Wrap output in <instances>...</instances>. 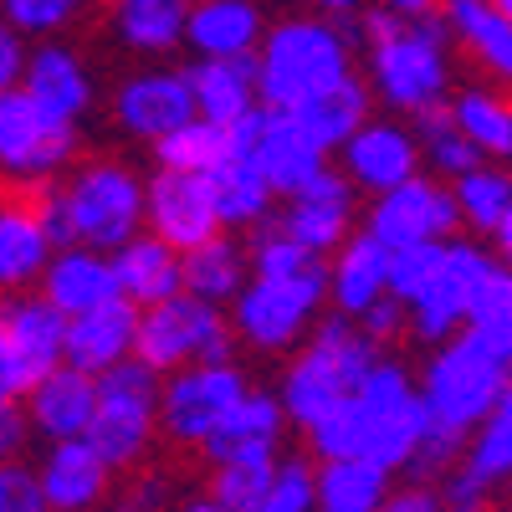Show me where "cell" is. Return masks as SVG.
<instances>
[{"instance_id": "obj_1", "label": "cell", "mask_w": 512, "mask_h": 512, "mask_svg": "<svg viewBox=\"0 0 512 512\" xmlns=\"http://www.w3.org/2000/svg\"><path fill=\"white\" fill-rule=\"evenodd\" d=\"M425 436H431V410H425V395H420V374H410L395 354H384L344 405H333L323 420L308 425L303 446L318 461L379 456L384 466H395L405 477Z\"/></svg>"}, {"instance_id": "obj_2", "label": "cell", "mask_w": 512, "mask_h": 512, "mask_svg": "<svg viewBox=\"0 0 512 512\" xmlns=\"http://www.w3.org/2000/svg\"><path fill=\"white\" fill-rule=\"evenodd\" d=\"M359 47H364V77L400 118H425L456 98V41L436 16H395L384 6L359 11Z\"/></svg>"}, {"instance_id": "obj_3", "label": "cell", "mask_w": 512, "mask_h": 512, "mask_svg": "<svg viewBox=\"0 0 512 512\" xmlns=\"http://www.w3.org/2000/svg\"><path fill=\"white\" fill-rule=\"evenodd\" d=\"M36 210L57 246H103L118 251L149 231V175H139L123 154H82L62 180L31 190Z\"/></svg>"}, {"instance_id": "obj_4", "label": "cell", "mask_w": 512, "mask_h": 512, "mask_svg": "<svg viewBox=\"0 0 512 512\" xmlns=\"http://www.w3.org/2000/svg\"><path fill=\"white\" fill-rule=\"evenodd\" d=\"M359 41L349 36L344 16L323 11H292L277 16L256 52V77H262V103L267 108H303L318 93L338 88L359 72Z\"/></svg>"}, {"instance_id": "obj_5", "label": "cell", "mask_w": 512, "mask_h": 512, "mask_svg": "<svg viewBox=\"0 0 512 512\" xmlns=\"http://www.w3.org/2000/svg\"><path fill=\"white\" fill-rule=\"evenodd\" d=\"M415 374H420L425 410H431V431L451 441H472V431L492 415V405L502 400L512 379V349L497 333L466 323L446 344L425 349V364Z\"/></svg>"}, {"instance_id": "obj_6", "label": "cell", "mask_w": 512, "mask_h": 512, "mask_svg": "<svg viewBox=\"0 0 512 512\" xmlns=\"http://www.w3.org/2000/svg\"><path fill=\"white\" fill-rule=\"evenodd\" d=\"M379 359H384L379 338L359 318L328 308L318 328L282 359V374H277V395L292 415V431L303 436L313 420H323L333 405H344Z\"/></svg>"}, {"instance_id": "obj_7", "label": "cell", "mask_w": 512, "mask_h": 512, "mask_svg": "<svg viewBox=\"0 0 512 512\" xmlns=\"http://www.w3.org/2000/svg\"><path fill=\"white\" fill-rule=\"evenodd\" d=\"M333 308L328 297V262L303 277H256L231 297V323L241 349L256 359H287L303 338L318 328V318Z\"/></svg>"}, {"instance_id": "obj_8", "label": "cell", "mask_w": 512, "mask_h": 512, "mask_svg": "<svg viewBox=\"0 0 512 512\" xmlns=\"http://www.w3.org/2000/svg\"><path fill=\"white\" fill-rule=\"evenodd\" d=\"M159 395H164V374L149 369L144 359H123L118 369L98 374V415L88 436L118 466V477L144 472L154 461V446L164 441Z\"/></svg>"}, {"instance_id": "obj_9", "label": "cell", "mask_w": 512, "mask_h": 512, "mask_svg": "<svg viewBox=\"0 0 512 512\" xmlns=\"http://www.w3.org/2000/svg\"><path fill=\"white\" fill-rule=\"evenodd\" d=\"M82 159V123L47 113L26 88L0 93V175L11 190H41Z\"/></svg>"}, {"instance_id": "obj_10", "label": "cell", "mask_w": 512, "mask_h": 512, "mask_svg": "<svg viewBox=\"0 0 512 512\" xmlns=\"http://www.w3.org/2000/svg\"><path fill=\"white\" fill-rule=\"evenodd\" d=\"M241 338L231 323V308L205 303L195 292H175L164 303L139 313V354L149 369L175 374L185 364H210V359H236Z\"/></svg>"}, {"instance_id": "obj_11", "label": "cell", "mask_w": 512, "mask_h": 512, "mask_svg": "<svg viewBox=\"0 0 512 512\" xmlns=\"http://www.w3.org/2000/svg\"><path fill=\"white\" fill-rule=\"evenodd\" d=\"M256 390L251 374L236 359H210V364H185L164 374L159 395V420H164V446L185 456H200L205 441L226 425V415Z\"/></svg>"}, {"instance_id": "obj_12", "label": "cell", "mask_w": 512, "mask_h": 512, "mask_svg": "<svg viewBox=\"0 0 512 512\" xmlns=\"http://www.w3.org/2000/svg\"><path fill=\"white\" fill-rule=\"evenodd\" d=\"M67 364V313L41 287H16L0 303V400H26L41 374Z\"/></svg>"}, {"instance_id": "obj_13", "label": "cell", "mask_w": 512, "mask_h": 512, "mask_svg": "<svg viewBox=\"0 0 512 512\" xmlns=\"http://www.w3.org/2000/svg\"><path fill=\"white\" fill-rule=\"evenodd\" d=\"M195 113L200 103L190 88V67H169V62H139L108 93V123L144 149H154L164 134H175Z\"/></svg>"}, {"instance_id": "obj_14", "label": "cell", "mask_w": 512, "mask_h": 512, "mask_svg": "<svg viewBox=\"0 0 512 512\" xmlns=\"http://www.w3.org/2000/svg\"><path fill=\"white\" fill-rule=\"evenodd\" d=\"M364 226L390 246H420V241H451L466 231L461 221V200H456V185L436 169H420L405 185L384 190V195H369L364 200Z\"/></svg>"}, {"instance_id": "obj_15", "label": "cell", "mask_w": 512, "mask_h": 512, "mask_svg": "<svg viewBox=\"0 0 512 512\" xmlns=\"http://www.w3.org/2000/svg\"><path fill=\"white\" fill-rule=\"evenodd\" d=\"M492 246H477L466 236H451L446 251H441V267L436 277L420 287V297L410 303V338L420 349L431 344H446L451 333H461L472 323V297H477V282L482 272L492 267Z\"/></svg>"}, {"instance_id": "obj_16", "label": "cell", "mask_w": 512, "mask_h": 512, "mask_svg": "<svg viewBox=\"0 0 512 512\" xmlns=\"http://www.w3.org/2000/svg\"><path fill=\"white\" fill-rule=\"evenodd\" d=\"M333 159H338V169H344V175L364 190V200L405 185L410 175H420V169H425V149H420L415 118H400V113H390V108L374 113V118H364L354 134H349V144L338 149Z\"/></svg>"}, {"instance_id": "obj_17", "label": "cell", "mask_w": 512, "mask_h": 512, "mask_svg": "<svg viewBox=\"0 0 512 512\" xmlns=\"http://www.w3.org/2000/svg\"><path fill=\"white\" fill-rule=\"evenodd\" d=\"M231 128L251 144V154L262 159L267 180H272V190H277L282 200H287L292 190H303L308 180H318L323 169L333 164V149H328L292 108H267V103H262L251 118H241V123H231Z\"/></svg>"}, {"instance_id": "obj_18", "label": "cell", "mask_w": 512, "mask_h": 512, "mask_svg": "<svg viewBox=\"0 0 512 512\" xmlns=\"http://www.w3.org/2000/svg\"><path fill=\"white\" fill-rule=\"evenodd\" d=\"M149 231L164 236L169 246H180V251L231 231L205 169L154 164V175H149Z\"/></svg>"}, {"instance_id": "obj_19", "label": "cell", "mask_w": 512, "mask_h": 512, "mask_svg": "<svg viewBox=\"0 0 512 512\" xmlns=\"http://www.w3.org/2000/svg\"><path fill=\"white\" fill-rule=\"evenodd\" d=\"M441 492L451 512H477L492 497L512 492V379H507L502 400L492 405V415L472 431L461 466L441 482Z\"/></svg>"}, {"instance_id": "obj_20", "label": "cell", "mask_w": 512, "mask_h": 512, "mask_svg": "<svg viewBox=\"0 0 512 512\" xmlns=\"http://www.w3.org/2000/svg\"><path fill=\"white\" fill-rule=\"evenodd\" d=\"M364 190L338 169V159L323 169L318 180H308L303 190H292L282 205H277V221L297 236V241H308L313 251H338L359 226H364V210H359Z\"/></svg>"}, {"instance_id": "obj_21", "label": "cell", "mask_w": 512, "mask_h": 512, "mask_svg": "<svg viewBox=\"0 0 512 512\" xmlns=\"http://www.w3.org/2000/svg\"><path fill=\"white\" fill-rule=\"evenodd\" d=\"M21 88L67 123H88L93 108H98V77H93V62L82 57V47H72L67 36H52V41H31V62H26V77Z\"/></svg>"}, {"instance_id": "obj_22", "label": "cell", "mask_w": 512, "mask_h": 512, "mask_svg": "<svg viewBox=\"0 0 512 512\" xmlns=\"http://www.w3.org/2000/svg\"><path fill=\"white\" fill-rule=\"evenodd\" d=\"M195 0H103V31L134 62H169L190 36Z\"/></svg>"}, {"instance_id": "obj_23", "label": "cell", "mask_w": 512, "mask_h": 512, "mask_svg": "<svg viewBox=\"0 0 512 512\" xmlns=\"http://www.w3.org/2000/svg\"><path fill=\"white\" fill-rule=\"evenodd\" d=\"M36 466H41V487H47L52 512H93L113 497V482H118V466L98 451L93 436L47 441Z\"/></svg>"}, {"instance_id": "obj_24", "label": "cell", "mask_w": 512, "mask_h": 512, "mask_svg": "<svg viewBox=\"0 0 512 512\" xmlns=\"http://www.w3.org/2000/svg\"><path fill=\"white\" fill-rule=\"evenodd\" d=\"M292 431V415L282 405L277 390H251L216 436L205 441L200 461L205 466H221V461H277Z\"/></svg>"}, {"instance_id": "obj_25", "label": "cell", "mask_w": 512, "mask_h": 512, "mask_svg": "<svg viewBox=\"0 0 512 512\" xmlns=\"http://www.w3.org/2000/svg\"><path fill=\"white\" fill-rule=\"evenodd\" d=\"M26 415L36 425V441H72L93 431L98 415V374L57 364L52 374H41L26 395Z\"/></svg>"}, {"instance_id": "obj_26", "label": "cell", "mask_w": 512, "mask_h": 512, "mask_svg": "<svg viewBox=\"0 0 512 512\" xmlns=\"http://www.w3.org/2000/svg\"><path fill=\"white\" fill-rule=\"evenodd\" d=\"M390 272L395 251L384 246L369 226H359L338 251H328V297L338 313L364 318L379 297H390Z\"/></svg>"}, {"instance_id": "obj_27", "label": "cell", "mask_w": 512, "mask_h": 512, "mask_svg": "<svg viewBox=\"0 0 512 512\" xmlns=\"http://www.w3.org/2000/svg\"><path fill=\"white\" fill-rule=\"evenodd\" d=\"M441 21L456 41V52L487 82L512 88V16L497 0H441Z\"/></svg>"}, {"instance_id": "obj_28", "label": "cell", "mask_w": 512, "mask_h": 512, "mask_svg": "<svg viewBox=\"0 0 512 512\" xmlns=\"http://www.w3.org/2000/svg\"><path fill=\"white\" fill-rule=\"evenodd\" d=\"M139 303L128 297H113L103 308H88L67 318V364L88 369V374H108L123 359L139 354Z\"/></svg>"}, {"instance_id": "obj_29", "label": "cell", "mask_w": 512, "mask_h": 512, "mask_svg": "<svg viewBox=\"0 0 512 512\" xmlns=\"http://www.w3.org/2000/svg\"><path fill=\"white\" fill-rule=\"evenodd\" d=\"M36 287L47 292L67 318H77V313L103 308V303H113V297H123V287H118V267H113V251H103V246H82V241L57 246V256L47 262V272H41Z\"/></svg>"}, {"instance_id": "obj_30", "label": "cell", "mask_w": 512, "mask_h": 512, "mask_svg": "<svg viewBox=\"0 0 512 512\" xmlns=\"http://www.w3.org/2000/svg\"><path fill=\"white\" fill-rule=\"evenodd\" d=\"M52 256H57V236L41 221L36 195L11 190L6 205H0V282H6V292L36 287Z\"/></svg>"}, {"instance_id": "obj_31", "label": "cell", "mask_w": 512, "mask_h": 512, "mask_svg": "<svg viewBox=\"0 0 512 512\" xmlns=\"http://www.w3.org/2000/svg\"><path fill=\"white\" fill-rule=\"evenodd\" d=\"M267 11L262 0H195L190 11V57H256L267 36Z\"/></svg>"}, {"instance_id": "obj_32", "label": "cell", "mask_w": 512, "mask_h": 512, "mask_svg": "<svg viewBox=\"0 0 512 512\" xmlns=\"http://www.w3.org/2000/svg\"><path fill=\"white\" fill-rule=\"evenodd\" d=\"M231 154L210 169V185H216V200H221V216H226V226L231 231H256L262 221H272L277 216V205H282V195L272 190V180H267V169H262V159L251 154V144L231 128Z\"/></svg>"}, {"instance_id": "obj_33", "label": "cell", "mask_w": 512, "mask_h": 512, "mask_svg": "<svg viewBox=\"0 0 512 512\" xmlns=\"http://www.w3.org/2000/svg\"><path fill=\"white\" fill-rule=\"evenodd\" d=\"M113 267H118L123 297L139 303V308H154V303H164V297L185 292V251L169 246L154 231H139L134 241H123L113 251Z\"/></svg>"}, {"instance_id": "obj_34", "label": "cell", "mask_w": 512, "mask_h": 512, "mask_svg": "<svg viewBox=\"0 0 512 512\" xmlns=\"http://www.w3.org/2000/svg\"><path fill=\"white\" fill-rule=\"evenodd\" d=\"M190 88H195L200 113L226 128L262 108L256 57H190Z\"/></svg>"}, {"instance_id": "obj_35", "label": "cell", "mask_w": 512, "mask_h": 512, "mask_svg": "<svg viewBox=\"0 0 512 512\" xmlns=\"http://www.w3.org/2000/svg\"><path fill=\"white\" fill-rule=\"evenodd\" d=\"M395 477L379 456H328L318 461V512H384Z\"/></svg>"}, {"instance_id": "obj_36", "label": "cell", "mask_w": 512, "mask_h": 512, "mask_svg": "<svg viewBox=\"0 0 512 512\" xmlns=\"http://www.w3.org/2000/svg\"><path fill=\"white\" fill-rule=\"evenodd\" d=\"M251 282V241L241 231H221L185 251V292L231 308V297Z\"/></svg>"}, {"instance_id": "obj_37", "label": "cell", "mask_w": 512, "mask_h": 512, "mask_svg": "<svg viewBox=\"0 0 512 512\" xmlns=\"http://www.w3.org/2000/svg\"><path fill=\"white\" fill-rule=\"evenodd\" d=\"M451 113L461 118V128L472 134V144L487 159L512 164V88L482 77V82H472V88H456Z\"/></svg>"}, {"instance_id": "obj_38", "label": "cell", "mask_w": 512, "mask_h": 512, "mask_svg": "<svg viewBox=\"0 0 512 512\" xmlns=\"http://www.w3.org/2000/svg\"><path fill=\"white\" fill-rule=\"evenodd\" d=\"M277 461H221L205 466V492L190 497L200 512H267Z\"/></svg>"}, {"instance_id": "obj_39", "label": "cell", "mask_w": 512, "mask_h": 512, "mask_svg": "<svg viewBox=\"0 0 512 512\" xmlns=\"http://www.w3.org/2000/svg\"><path fill=\"white\" fill-rule=\"evenodd\" d=\"M374 88H369V77H349V82H338V88H328V93H318L313 103H303V108H292L297 118H303L308 128H313V134L338 154V149H344L349 144V134H354V128L364 123V118H374Z\"/></svg>"}, {"instance_id": "obj_40", "label": "cell", "mask_w": 512, "mask_h": 512, "mask_svg": "<svg viewBox=\"0 0 512 512\" xmlns=\"http://www.w3.org/2000/svg\"><path fill=\"white\" fill-rule=\"evenodd\" d=\"M456 185V200H461V221L472 236H492L502 226V216L512 210V169L502 159H482L477 169H466Z\"/></svg>"}, {"instance_id": "obj_41", "label": "cell", "mask_w": 512, "mask_h": 512, "mask_svg": "<svg viewBox=\"0 0 512 512\" xmlns=\"http://www.w3.org/2000/svg\"><path fill=\"white\" fill-rule=\"evenodd\" d=\"M415 128H420L425 169H436V175H446V180H461L466 169H477V164L487 159V154L472 144V134L461 128V118L451 113V103L436 108V113H425V118H415Z\"/></svg>"}, {"instance_id": "obj_42", "label": "cell", "mask_w": 512, "mask_h": 512, "mask_svg": "<svg viewBox=\"0 0 512 512\" xmlns=\"http://www.w3.org/2000/svg\"><path fill=\"white\" fill-rule=\"evenodd\" d=\"M231 128L226 123H216V118H205V113H195L190 123H180L175 134H164L149 154H154V164H175V169H216L226 154H231Z\"/></svg>"}, {"instance_id": "obj_43", "label": "cell", "mask_w": 512, "mask_h": 512, "mask_svg": "<svg viewBox=\"0 0 512 512\" xmlns=\"http://www.w3.org/2000/svg\"><path fill=\"white\" fill-rule=\"evenodd\" d=\"M246 241H251V272L256 277H303V272L328 262L323 251H313L308 241H297L277 216L262 221L256 231H246Z\"/></svg>"}, {"instance_id": "obj_44", "label": "cell", "mask_w": 512, "mask_h": 512, "mask_svg": "<svg viewBox=\"0 0 512 512\" xmlns=\"http://www.w3.org/2000/svg\"><path fill=\"white\" fill-rule=\"evenodd\" d=\"M0 16L31 41H52V36H72L88 21L93 0H0Z\"/></svg>"}, {"instance_id": "obj_45", "label": "cell", "mask_w": 512, "mask_h": 512, "mask_svg": "<svg viewBox=\"0 0 512 512\" xmlns=\"http://www.w3.org/2000/svg\"><path fill=\"white\" fill-rule=\"evenodd\" d=\"M318 507V456L313 451H282L267 512H313Z\"/></svg>"}, {"instance_id": "obj_46", "label": "cell", "mask_w": 512, "mask_h": 512, "mask_svg": "<svg viewBox=\"0 0 512 512\" xmlns=\"http://www.w3.org/2000/svg\"><path fill=\"white\" fill-rule=\"evenodd\" d=\"M472 328L497 333L502 344L512 349V267L502 262V256H492V267H487L482 282H477V297H472Z\"/></svg>"}, {"instance_id": "obj_47", "label": "cell", "mask_w": 512, "mask_h": 512, "mask_svg": "<svg viewBox=\"0 0 512 512\" xmlns=\"http://www.w3.org/2000/svg\"><path fill=\"white\" fill-rule=\"evenodd\" d=\"M441 251H446V241L400 246V251H395V272H390V292H395V297H405V303H415L420 287L436 277V267H441Z\"/></svg>"}, {"instance_id": "obj_48", "label": "cell", "mask_w": 512, "mask_h": 512, "mask_svg": "<svg viewBox=\"0 0 512 512\" xmlns=\"http://www.w3.org/2000/svg\"><path fill=\"white\" fill-rule=\"evenodd\" d=\"M0 512H47V487H41V466L6 456L0 466Z\"/></svg>"}, {"instance_id": "obj_49", "label": "cell", "mask_w": 512, "mask_h": 512, "mask_svg": "<svg viewBox=\"0 0 512 512\" xmlns=\"http://www.w3.org/2000/svg\"><path fill=\"white\" fill-rule=\"evenodd\" d=\"M359 323H364V328H369V333L379 338L384 349H390L395 338H410V303H405V297H395V292H390V297H379V303H374V308H369V313H364Z\"/></svg>"}, {"instance_id": "obj_50", "label": "cell", "mask_w": 512, "mask_h": 512, "mask_svg": "<svg viewBox=\"0 0 512 512\" xmlns=\"http://www.w3.org/2000/svg\"><path fill=\"white\" fill-rule=\"evenodd\" d=\"M36 436V425L26 415V400H0V456H21Z\"/></svg>"}, {"instance_id": "obj_51", "label": "cell", "mask_w": 512, "mask_h": 512, "mask_svg": "<svg viewBox=\"0 0 512 512\" xmlns=\"http://www.w3.org/2000/svg\"><path fill=\"white\" fill-rule=\"evenodd\" d=\"M26 62H31V36H21L16 26H6V31H0V93L21 88Z\"/></svg>"}, {"instance_id": "obj_52", "label": "cell", "mask_w": 512, "mask_h": 512, "mask_svg": "<svg viewBox=\"0 0 512 512\" xmlns=\"http://www.w3.org/2000/svg\"><path fill=\"white\" fill-rule=\"evenodd\" d=\"M134 487H139V492H128V497H123L128 507H169V502H175V497H169V477H164V472H149V466L139 472Z\"/></svg>"}, {"instance_id": "obj_53", "label": "cell", "mask_w": 512, "mask_h": 512, "mask_svg": "<svg viewBox=\"0 0 512 512\" xmlns=\"http://www.w3.org/2000/svg\"><path fill=\"white\" fill-rule=\"evenodd\" d=\"M369 6H384V11H395V16H436L441 0H369Z\"/></svg>"}, {"instance_id": "obj_54", "label": "cell", "mask_w": 512, "mask_h": 512, "mask_svg": "<svg viewBox=\"0 0 512 512\" xmlns=\"http://www.w3.org/2000/svg\"><path fill=\"white\" fill-rule=\"evenodd\" d=\"M297 6H308V11H323V16H359L369 0H297Z\"/></svg>"}, {"instance_id": "obj_55", "label": "cell", "mask_w": 512, "mask_h": 512, "mask_svg": "<svg viewBox=\"0 0 512 512\" xmlns=\"http://www.w3.org/2000/svg\"><path fill=\"white\" fill-rule=\"evenodd\" d=\"M487 241H492V251L502 256V262L512 267V210H507V216H502V226H497V231H492Z\"/></svg>"}, {"instance_id": "obj_56", "label": "cell", "mask_w": 512, "mask_h": 512, "mask_svg": "<svg viewBox=\"0 0 512 512\" xmlns=\"http://www.w3.org/2000/svg\"><path fill=\"white\" fill-rule=\"evenodd\" d=\"M497 6H502V11H507V16H512V0H497Z\"/></svg>"}, {"instance_id": "obj_57", "label": "cell", "mask_w": 512, "mask_h": 512, "mask_svg": "<svg viewBox=\"0 0 512 512\" xmlns=\"http://www.w3.org/2000/svg\"><path fill=\"white\" fill-rule=\"evenodd\" d=\"M507 502H512V492H507Z\"/></svg>"}]
</instances>
